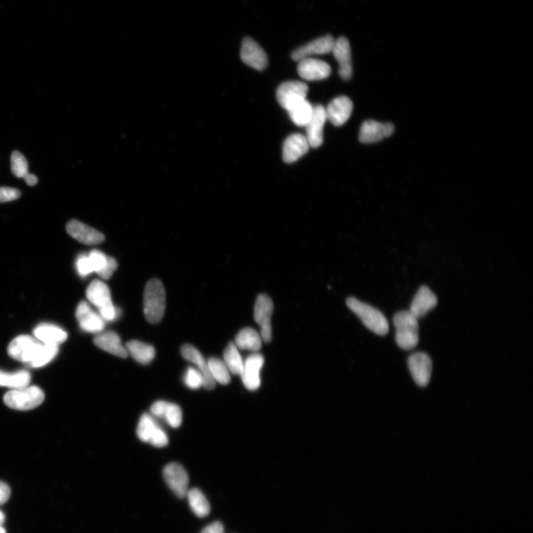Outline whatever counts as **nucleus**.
<instances>
[{
  "mask_svg": "<svg viewBox=\"0 0 533 533\" xmlns=\"http://www.w3.org/2000/svg\"><path fill=\"white\" fill-rule=\"evenodd\" d=\"M208 368L213 380L217 383L226 385L231 382L230 371L222 360L210 358L208 361Z\"/></svg>",
  "mask_w": 533,
  "mask_h": 533,
  "instance_id": "nucleus-32",
  "label": "nucleus"
},
{
  "mask_svg": "<svg viewBox=\"0 0 533 533\" xmlns=\"http://www.w3.org/2000/svg\"><path fill=\"white\" fill-rule=\"evenodd\" d=\"M297 72L299 75L309 81H318L325 79L331 74L330 66L325 62L313 58H305L299 61Z\"/></svg>",
  "mask_w": 533,
  "mask_h": 533,
  "instance_id": "nucleus-18",
  "label": "nucleus"
},
{
  "mask_svg": "<svg viewBox=\"0 0 533 533\" xmlns=\"http://www.w3.org/2000/svg\"><path fill=\"white\" fill-rule=\"evenodd\" d=\"M327 116L324 107L321 104L313 106L312 117L306 127V139L313 149L318 148L323 143V129Z\"/></svg>",
  "mask_w": 533,
  "mask_h": 533,
  "instance_id": "nucleus-13",
  "label": "nucleus"
},
{
  "mask_svg": "<svg viewBox=\"0 0 533 533\" xmlns=\"http://www.w3.org/2000/svg\"><path fill=\"white\" fill-rule=\"evenodd\" d=\"M332 53L339 62L340 76L344 80H349L353 75V66L351 49L349 39L341 36L335 40Z\"/></svg>",
  "mask_w": 533,
  "mask_h": 533,
  "instance_id": "nucleus-19",
  "label": "nucleus"
},
{
  "mask_svg": "<svg viewBox=\"0 0 533 533\" xmlns=\"http://www.w3.org/2000/svg\"><path fill=\"white\" fill-rule=\"evenodd\" d=\"M66 231L72 238L84 245H95L102 243L104 240V236L102 233L76 220L67 224Z\"/></svg>",
  "mask_w": 533,
  "mask_h": 533,
  "instance_id": "nucleus-15",
  "label": "nucleus"
},
{
  "mask_svg": "<svg viewBox=\"0 0 533 533\" xmlns=\"http://www.w3.org/2000/svg\"><path fill=\"white\" fill-rule=\"evenodd\" d=\"M437 304L438 299L435 293L429 287L423 285L413 298L409 311L419 318L433 310Z\"/></svg>",
  "mask_w": 533,
  "mask_h": 533,
  "instance_id": "nucleus-22",
  "label": "nucleus"
},
{
  "mask_svg": "<svg viewBox=\"0 0 533 533\" xmlns=\"http://www.w3.org/2000/svg\"><path fill=\"white\" fill-rule=\"evenodd\" d=\"M240 56L245 64L259 72L264 70L269 65L266 53L255 40L250 37L243 39Z\"/></svg>",
  "mask_w": 533,
  "mask_h": 533,
  "instance_id": "nucleus-9",
  "label": "nucleus"
},
{
  "mask_svg": "<svg viewBox=\"0 0 533 533\" xmlns=\"http://www.w3.org/2000/svg\"><path fill=\"white\" fill-rule=\"evenodd\" d=\"M181 353L187 361L196 365L198 367L197 369L201 372L204 379V388L208 391L215 389L217 383L210 375L208 361H206L203 354L191 344L183 345L181 349Z\"/></svg>",
  "mask_w": 533,
  "mask_h": 533,
  "instance_id": "nucleus-20",
  "label": "nucleus"
},
{
  "mask_svg": "<svg viewBox=\"0 0 533 533\" xmlns=\"http://www.w3.org/2000/svg\"><path fill=\"white\" fill-rule=\"evenodd\" d=\"M58 353L59 345L42 343L29 365L36 368L42 367L50 363Z\"/></svg>",
  "mask_w": 533,
  "mask_h": 533,
  "instance_id": "nucleus-33",
  "label": "nucleus"
},
{
  "mask_svg": "<svg viewBox=\"0 0 533 533\" xmlns=\"http://www.w3.org/2000/svg\"><path fill=\"white\" fill-rule=\"evenodd\" d=\"M42 342L28 335L13 339L8 346V353L17 361L30 365Z\"/></svg>",
  "mask_w": 533,
  "mask_h": 533,
  "instance_id": "nucleus-5",
  "label": "nucleus"
},
{
  "mask_svg": "<svg viewBox=\"0 0 533 533\" xmlns=\"http://www.w3.org/2000/svg\"><path fill=\"white\" fill-rule=\"evenodd\" d=\"M166 290L160 280L152 278L146 284L144 291V313L151 324L161 321L166 311Z\"/></svg>",
  "mask_w": 533,
  "mask_h": 533,
  "instance_id": "nucleus-1",
  "label": "nucleus"
},
{
  "mask_svg": "<svg viewBox=\"0 0 533 533\" xmlns=\"http://www.w3.org/2000/svg\"><path fill=\"white\" fill-rule=\"evenodd\" d=\"M201 533H224V529L220 522H216L205 527Z\"/></svg>",
  "mask_w": 533,
  "mask_h": 533,
  "instance_id": "nucleus-44",
  "label": "nucleus"
},
{
  "mask_svg": "<svg viewBox=\"0 0 533 533\" xmlns=\"http://www.w3.org/2000/svg\"><path fill=\"white\" fill-rule=\"evenodd\" d=\"M262 355L255 353L249 356L244 361L241 376L245 388L251 391H257L261 384L260 371L264 365Z\"/></svg>",
  "mask_w": 533,
  "mask_h": 533,
  "instance_id": "nucleus-11",
  "label": "nucleus"
},
{
  "mask_svg": "<svg viewBox=\"0 0 533 533\" xmlns=\"http://www.w3.org/2000/svg\"><path fill=\"white\" fill-rule=\"evenodd\" d=\"M186 497L188 498L191 508L196 515L199 518H204L210 514V505L209 501L198 489L189 490Z\"/></svg>",
  "mask_w": 533,
  "mask_h": 533,
  "instance_id": "nucleus-30",
  "label": "nucleus"
},
{
  "mask_svg": "<svg viewBox=\"0 0 533 533\" xmlns=\"http://www.w3.org/2000/svg\"><path fill=\"white\" fill-rule=\"evenodd\" d=\"M184 382L189 389L195 390L203 386V376L198 369L189 367L185 372Z\"/></svg>",
  "mask_w": 533,
  "mask_h": 533,
  "instance_id": "nucleus-37",
  "label": "nucleus"
},
{
  "mask_svg": "<svg viewBox=\"0 0 533 533\" xmlns=\"http://www.w3.org/2000/svg\"><path fill=\"white\" fill-rule=\"evenodd\" d=\"M412 377L420 386L428 385L431 381L433 365L431 358L424 353H416L408 359Z\"/></svg>",
  "mask_w": 533,
  "mask_h": 533,
  "instance_id": "nucleus-10",
  "label": "nucleus"
},
{
  "mask_svg": "<svg viewBox=\"0 0 533 533\" xmlns=\"http://www.w3.org/2000/svg\"><path fill=\"white\" fill-rule=\"evenodd\" d=\"M11 497V490L7 484L0 482V505L8 501Z\"/></svg>",
  "mask_w": 533,
  "mask_h": 533,
  "instance_id": "nucleus-43",
  "label": "nucleus"
},
{
  "mask_svg": "<svg viewBox=\"0 0 533 533\" xmlns=\"http://www.w3.org/2000/svg\"><path fill=\"white\" fill-rule=\"evenodd\" d=\"M335 43V39L331 35L319 37L293 51L291 56L292 59L299 62L313 55H326V53L332 52Z\"/></svg>",
  "mask_w": 533,
  "mask_h": 533,
  "instance_id": "nucleus-14",
  "label": "nucleus"
},
{
  "mask_svg": "<svg viewBox=\"0 0 533 533\" xmlns=\"http://www.w3.org/2000/svg\"><path fill=\"white\" fill-rule=\"evenodd\" d=\"M100 349L119 358H126L128 353L123 346L121 339L114 331L101 332L93 339Z\"/></svg>",
  "mask_w": 533,
  "mask_h": 533,
  "instance_id": "nucleus-23",
  "label": "nucleus"
},
{
  "mask_svg": "<svg viewBox=\"0 0 533 533\" xmlns=\"http://www.w3.org/2000/svg\"><path fill=\"white\" fill-rule=\"evenodd\" d=\"M309 88L308 85L299 81H288L280 85L276 90V97L280 105L287 112L292 106L306 99Z\"/></svg>",
  "mask_w": 533,
  "mask_h": 533,
  "instance_id": "nucleus-7",
  "label": "nucleus"
},
{
  "mask_svg": "<svg viewBox=\"0 0 533 533\" xmlns=\"http://www.w3.org/2000/svg\"><path fill=\"white\" fill-rule=\"evenodd\" d=\"M4 522H5V515L2 511H0V526H2Z\"/></svg>",
  "mask_w": 533,
  "mask_h": 533,
  "instance_id": "nucleus-46",
  "label": "nucleus"
},
{
  "mask_svg": "<svg viewBox=\"0 0 533 533\" xmlns=\"http://www.w3.org/2000/svg\"><path fill=\"white\" fill-rule=\"evenodd\" d=\"M274 304L268 295H260L255 306V322L261 328L260 336L263 342L269 343L272 339L271 317Z\"/></svg>",
  "mask_w": 533,
  "mask_h": 533,
  "instance_id": "nucleus-6",
  "label": "nucleus"
},
{
  "mask_svg": "<svg viewBox=\"0 0 533 533\" xmlns=\"http://www.w3.org/2000/svg\"><path fill=\"white\" fill-rule=\"evenodd\" d=\"M313 112V106L306 99L298 102L288 111L292 121L298 126L305 127L309 123Z\"/></svg>",
  "mask_w": 533,
  "mask_h": 533,
  "instance_id": "nucleus-29",
  "label": "nucleus"
},
{
  "mask_svg": "<svg viewBox=\"0 0 533 533\" xmlns=\"http://www.w3.org/2000/svg\"><path fill=\"white\" fill-rule=\"evenodd\" d=\"M117 268L118 264L116 260L113 257H109L108 263H107L104 269L98 275L104 279H109Z\"/></svg>",
  "mask_w": 533,
  "mask_h": 533,
  "instance_id": "nucleus-42",
  "label": "nucleus"
},
{
  "mask_svg": "<svg viewBox=\"0 0 533 533\" xmlns=\"http://www.w3.org/2000/svg\"><path fill=\"white\" fill-rule=\"evenodd\" d=\"M4 400L10 408L30 410L43 403L45 393L39 386L29 385L22 389L8 391L4 396Z\"/></svg>",
  "mask_w": 533,
  "mask_h": 533,
  "instance_id": "nucleus-4",
  "label": "nucleus"
},
{
  "mask_svg": "<svg viewBox=\"0 0 533 533\" xmlns=\"http://www.w3.org/2000/svg\"><path fill=\"white\" fill-rule=\"evenodd\" d=\"M393 324L399 348L405 351L415 349L419 341L418 318L410 311H400L394 316Z\"/></svg>",
  "mask_w": 533,
  "mask_h": 533,
  "instance_id": "nucleus-2",
  "label": "nucleus"
},
{
  "mask_svg": "<svg viewBox=\"0 0 533 533\" xmlns=\"http://www.w3.org/2000/svg\"><path fill=\"white\" fill-rule=\"evenodd\" d=\"M76 317L81 328L88 332L100 333L104 328V321L100 314L90 308L86 302H81L77 306Z\"/></svg>",
  "mask_w": 533,
  "mask_h": 533,
  "instance_id": "nucleus-17",
  "label": "nucleus"
},
{
  "mask_svg": "<svg viewBox=\"0 0 533 533\" xmlns=\"http://www.w3.org/2000/svg\"><path fill=\"white\" fill-rule=\"evenodd\" d=\"M394 131L395 127L391 123L367 120L360 128L358 139L364 144L375 143L391 137Z\"/></svg>",
  "mask_w": 533,
  "mask_h": 533,
  "instance_id": "nucleus-12",
  "label": "nucleus"
},
{
  "mask_svg": "<svg viewBox=\"0 0 533 533\" xmlns=\"http://www.w3.org/2000/svg\"><path fill=\"white\" fill-rule=\"evenodd\" d=\"M163 476L166 483L177 497H186L189 490V477L181 464H168L163 470Z\"/></svg>",
  "mask_w": 533,
  "mask_h": 533,
  "instance_id": "nucleus-8",
  "label": "nucleus"
},
{
  "mask_svg": "<svg viewBox=\"0 0 533 533\" xmlns=\"http://www.w3.org/2000/svg\"><path fill=\"white\" fill-rule=\"evenodd\" d=\"M11 170L13 175L18 178H22L29 173V164L25 157L18 151H13L11 158Z\"/></svg>",
  "mask_w": 533,
  "mask_h": 533,
  "instance_id": "nucleus-35",
  "label": "nucleus"
},
{
  "mask_svg": "<svg viewBox=\"0 0 533 533\" xmlns=\"http://www.w3.org/2000/svg\"><path fill=\"white\" fill-rule=\"evenodd\" d=\"M163 419L173 429H177L182 422V411L181 407L173 403H167Z\"/></svg>",
  "mask_w": 533,
  "mask_h": 533,
  "instance_id": "nucleus-36",
  "label": "nucleus"
},
{
  "mask_svg": "<svg viewBox=\"0 0 533 533\" xmlns=\"http://www.w3.org/2000/svg\"><path fill=\"white\" fill-rule=\"evenodd\" d=\"M353 104L348 97H339L330 102L325 109L327 119L337 127L343 126L350 119Z\"/></svg>",
  "mask_w": 533,
  "mask_h": 533,
  "instance_id": "nucleus-16",
  "label": "nucleus"
},
{
  "mask_svg": "<svg viewBox=\"0 0 533 533\" xmlns=\"http://www.w3.org/2000/svg\"><path fill=\"white\" fill-rule=\"evenodd\" d=\"M346 305L372 332L379 336L388 335L389 323L381 311L353 297L346 300Z\"/></svg>",
  "mask_w": 533,
  "mask_h": 533,
  "instance_id": "nucleus-3",
  "label": "nucleus"
},
{
  "mask_svg": "<svg viewBox=\"0 0 533 533\" xmlns=\"http://www.w3.org/2000/svg\"><path fill=\"white\" fill-rule=\"evenodd\" d=\"M76 266L80 276L86 277L93 272L88 255H80L76 260Z\"/></svg>",
  "mask_w": 533,
  "mask_h": 533,
  "instance_id": "nucleus-39",
  "label": "nucleus"
},
{
  "mask_svg": "<svg viewBox=\"0 0 533 533\" xmlns=\"http://www.w3.org/2000/svg\"><path fill=\"white\" fill-rule=\"evenodd\" d=\"M32 381L31 373L22 370L13 372L0 370V386L12 390L20 389L29 386Z\"/></svg>",
  "mask_w": 533,
  "mask_h": 533,
  "instance_id": "nucleus-28",
  "label": "nucleus"
},
{
  "mask_svg": "<svg viewBox=\"0 0 533 533\" xmlns=\"http://www.w3.org/2000/svg\"><path fill=\"white\" fill-rule=\"evenodd\" d=\"M149 443L155 447L161 448L168 445V438L161 426H158L150 439Z\"/></svg>",
  "mask_w": 533,
  "mask_h": 533,
  "instance_id": "nucleus-40",
  "label": "nucleus"
},
{
  "mask_svg": "<svg viewBox=\"0 0 533 533\" xmlns=\"http://www.w3.org/2000/svg\"><path fill=\"white\" fill-rule=\"evenodd\" d=\"M262 339L259 333L255 329L246 328L238 333L235 344L238 349L257 352L262 348Z\"/></svg>",
  "mask_w": 533,
  "mask_h": 533,
  "instance_id": "nucleus-27",
  "label": "nucleus"
},
{
  "mask_svg": "<svg viewBox=\"0 0 533 533\" xmlns=\"http://www.w3.org/2000/svg\"><path fill=\"white\" fill-rule=\"evenodd\" d=\"M0 533H6V529L2 526H0Z\"/></svg>",
  "mask_w": 533,
  "mask_h": 533,
  "instance_id": "nucleus-47",
  "label": "nucleus"
},
{
  "mask_svg": "<svg viewBox=\"0 0 533 533\" xmlns=\"http://www.w3.org/2000/svg\"><path fill=\"white\" fill-rule=\"evenodd\" d=\"M126 349L133 359L142 365H148L153 361L156 352L152 345L137 340H131L126 344Z\"/></svg>",
  "mask_w": 533,
  "mask_h": 533,
  "instance_id": "nucleus-26",
  "label": "nucleus"
},
{
  "mask_svg": "<svg viewBox=\"0 0 533 533\" xmlns=\"http://www.w3.org/2000/svg\"><path fill=\"white\" fill-rule=\"evenodd\" d=\"M223 362L232 375H241L244 361L234 342H231L227 346L224 352Z\"/></svg>",
  "mask_w": 533,
  "mask_h": 533,
  "instance_id": "nucleus-31",
  "label": "nucleus"
},
{
  "mask_svg": "<svg viewBox=\"0 0 533 533\" xmlns=\"http://www.w3.org/2000/svg\"><path fill=\"white\" fill-rule=\"evenodd\" d=\"M310 144L306 137L295 133L290 135L285 141L283 145V161L287 164H291L308 153L310 149Z\"/></svg>",
  "mask_w": 533,
  "mask_h": 533,
  "instance_id": "nucleus-21",
  "label": "nucleus"
},
{
  "mask_svg": "<svg viewBox=\"0 0 533 533\" xmlns=\"http://www.w3.org/2000/svg\"><path fill=\"white\" fill-rule=\"evenodd\" d=\"M158 426V424L154 418L148 413H144L138 424L137 430L138 438L143 443H149Z\"/></svg>",
  "mask_w": 533,
  "mask_h": 533,
  "instance_id": "nucleus-34",
  "label": "nucleus"
},
{
  "mask_svg": "<svg viewBox=\"0 0 533 533\" xmlns=\"http://www.w3.org/2000/svg\"><path fill=\"white\" fill-rule=\"evenodd\" d=\"M35 338L43 344L59 345L68 339V333L61 328L49 324L43 323L39 325L34 330Z\"/></svg>",
  "mask_w": 533,
  "mask_h": 533,
  "instance_id": "nucleus-25",
  "label": "nucleus"
},
{
  "mask_svg": "<svg viewBox=\"0 0 533 533\" xmlns=\"http://www.w3.org/2000/svg\"><path fill=\"white\" fill-rule=\"evenodd\" d=\"M20 196L21 192L18 189L0 187V203L13 201L19 198Z\"/></svg>",
  "mask_w": 533,
  "mask_h": 533,
  "instance_id": "nucleus-41",
  "label": "nucleus"
},
{
  "mask_svg": "<svg viewBox=\"0 0 533 533\" xmlns=\"http://www.w3.org/2000/svg\"><path fill=\"white\" fill-rule=\"evenodd\" d=\"M24 180H25L26 183L28 184V185H29V186H34L38 182L37 177L35 175H32V173H28V175H27L24 177Z\"/></svg>",
  "mask_w": 533,
  "mask_h": 533,
  "instance_id": "nucleus-45",
  "label": "nucleus"
},
{
  "mask_svg": "<svg viewBox=\"0 0 533 533\" xmlns=\"http://www.w3.org/2000/svg\"><path fill=\"white\" fill-rule=\"evenodd\" d=\"M88 257L93 266V272L97 274L104 269L107 263H108L109 256L104 255L102 252L97 250H92L89 253Z\"/></svg>",
  "mask_w": 533,
  "mask_h": 533,
  "instance_id": "nucleus-38",
  "label": "nucleus"
},
{
  "mask_svg": "<svg viewBox=\"0 0 533 533\" xmlns=\"http://www.w3.org/2000/svg\"><path fill=\"white\" fill-rule=\"evenodd\" d=\"M86 297L90 302L97 306L99 311L114 304L109 288L98 279L93 280L89 285Z\"/></svg>",
  "mask_w": 533,
  "mask_h": 533,
  "instance_id": "nucleus-24",
  "label": "nucleus"
}]
</instances>
